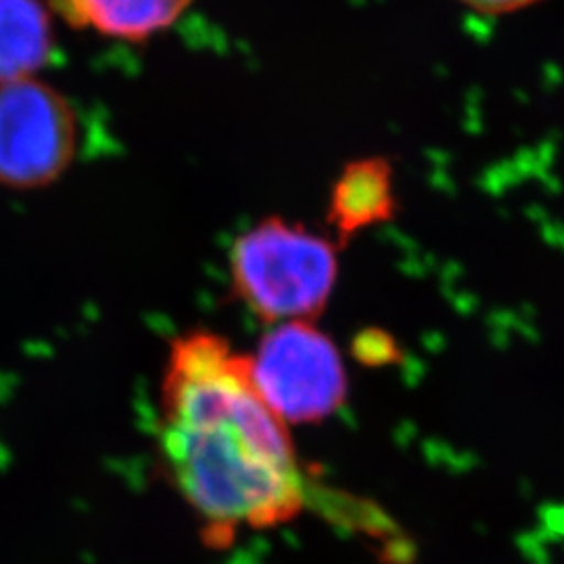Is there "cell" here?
Returning a JSON list of instances; mask_svg holds the SVG:
<instances>
[{
  "label": "cell",
  "instance_id": "5b68a950",
  "mask_svg": "<svg viewBox=\"0 0 564 564\" xmlns=\"http://www.w3.org/2000/svg\"><path fill=\"white\" fill-rule=\"evenodd\" d=\"M398 214L393 165L384 158L347 163L333 182L326 218L339 245L383 226Z\"/></svg>",
  "mask_w": 564,
  "mask_h": 564
},
{
  "label": "cell",
  "instance_id": "52a82bcc",
  "mask_svg": "<svg viewBox=\"0 0 564 564\" xmlns=\"http://www.w3.org/2000/svg\"><path fill=\"white\" fill-rule=\"evenodd\" d=\"M55 34L42 0H0V84L34 78L51 59Z\"/></svg>",
  "mask_w": 564,
  "mask_h": 564
},
{
  "label": "cell",
  "instance_id": "ba28073f",
  "mask_svg": "<svg viewBox=\"0 0 564 564\" xmlns=\"http://www.w3.org/2000/svg\"><path fill=\"white\" fill-rule=\"evenodd\" d=\"M463 7L470 9L473 13H479L485 18H506L527 11L542 0H458Z\"/></svg>",
  "mask_w": 564,
  "mask_h": 564
},
{
  "label": "cell",
  "instance_id": "7a4b0ae2",
  "mask_svg": "<svg viewBox=\"0 0 564 564\" xmlns=\"http://www.w3.org/2000/svg\"><path fill=\"white\" fill-rule=\"evenodd\" d=\"M339 247L305 224L265 216L232 242V293L270 326L318 323L339 281Z\"/></svg>",
  "mask_w": 564,
  "mask_h": 564
},
{
  "label": "cell",
  "instance_id": "8992f818",
  "mask_svg": "<svg viewBox=\"0 0 564 564\" xmlns=\"http://www.w3.org/2000/svg\"><path fill=\"white\" fill-rule=\"evenodd\" d=\"M195 0H48L51 13L74 30L142 42L172 28Z\"/></svg>",
  "mask_w": 564,
  "mask_h": 564
},
{
  "label": "cell",
  "instance_id": "277c9868",
  "mask_svg": "<svg viewBox=\"0 0 564 564\" xmlns=\"http://www.w3.org/2000/svg\"><path fill=\"white\" fill-rule=\"evenodd\" d=\"M78 151V120L57 88L0 84V186L36 191L59 181Z\"/></svg>",
  "mask_w": 564,
  "mask_h": 564
},
{
  "label": "cell",
  "instance_id": "6da1fadb",
  "mask_svg": "<svg viewBox=\"0 0 564 564\" xmlns=\"http://www.w3.org/2000/svg\"><path fill=\"white\" fill-rule=\"evenodd\" d=\"M160 445L172 484L216 544L242 527L289 523L305 506L289 424L265 402L251 356L218 333L191 330L172 343Z\"/></svg>",
  "mask_w": 564,
  "mask_h": 564
},
{
  "label": "cell",
  "instance_id": "3957f363",
  "mask_svg": "<svg viewBox=\"0 0 564 564\" xmlns=\"http://www.w3.org/2000/svg\"><path fill=\"white\" fill-rule=\"evenodd\" d=\"M251 366L265 402L286 424L318 423L347 398L341 351L314 321L274 324Z\"/></svg>",
  "mask_w": 564,
  "mask_h": 564
}]
</instances>
